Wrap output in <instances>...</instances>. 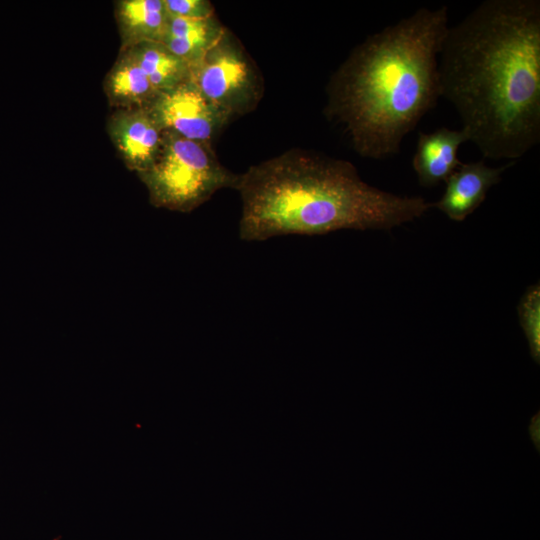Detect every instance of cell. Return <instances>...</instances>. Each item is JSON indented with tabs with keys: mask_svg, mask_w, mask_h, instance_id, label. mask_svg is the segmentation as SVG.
I'll list each match as a JSON object with an SVG mask.
<instances>
[{
	"mask_svg": "<svg viewBox=\"0 0 540 540\" xmlns=\"http://www.w3.org/2000/svg\"><path fill=\"white\" fill-rule=\"evenodd\" d=\"M439 95L484 158L516 161L540 142V1L485 0L448 28Z\"/></svg>",
	"mask_w": 540,
	"mask_h": 540,
	"instance_id": "1",
	"label": "cell"
},
{
	"mask_svg": "<svg viewBox=\"0 0 540 540\" xmlns=\"http://www.w3.org/2000/svg\"><path fill=\"white\" fill-rule=\"evenodd\" d=\"M449 9L421 7L357 45L327 85L326 116L342 124L362 157L397 155L436 104L438 55Z\"/></svg>",
	"mask_w": 540,
	"mask_h": 540,
	"instance_id": "2",
	"label": "cell"
},
{
	"mask_svg": "<svg viewBox=\"0 0 540 540\" xmlns=\"http://www.w3.org/2000/svg\"><path fill=\"white\" fill-rule=\"evenodd\" d=\"M242 211L239 237L260 242L283 235L391 230L431 207L420 196H401L366 183L353 163L292 149L250 166L235 188Z\"/></svg>",
	"mask_w": 540,
	"mask_h": 540,
	"instance_id": "3",
	"label": "cell"
},
{
	"mask_svg": "<svg viewBox=\"0 0 540 540\" xmlns=\"http://www.w3.org/2000/svg\"><path fill=\"white\" fill-rule=\"evenodd\" d=\"M138 176L153 206L182 213L193 211L221 189H235L239 179L219 162L211 144L167 130L152 165Z\"/></svg>",
	"mask_w": 540,
	"mask_h": 540,
	"instance_id": "4",
	"label": "cell"
},
{
	"mask_svg": "<svg viewBox=\"0 0 540 540\" xmlns=\"http://www.w3.org/2000/svg\"><path fill=\"white\" fill-rule=\"evenodd\" d=\"M189 80L230 119L254 110L263 95L262 80L253 61L228 29L189 67Z\"/></svg>",
	"mask_w": 540,
	"mask_h": 540,
	"instance_id": "5",
	"label": "cell"
},
{
	"mask_svg": "<svg viewBox=\"0 0 540 540\" xmlns=\"http://www.w3.org/2000/svg\"><path fill=\"white\" fill-rule=\"evenodd\" d=\"M148 108L163 130L208 144L230 120L201 94L189 78L172 89L160 92Z\"/></svg>",
	"mask_w": 540,
	"mask_h": 540,
	"instance_id": "6",
	"label": "cell"
},
{
	"mask_svg": "<svg viewBox=\"0 0 540 540\" xmlns=\"http://www.w3.org/2000/svg\"><path fill=\"white\" fill-rule=\"evenodd\" d=\"M107 130L125 165L137 174L152 165L164 133L148 107L118 109Z\"/></svg>",
	"mask_w": 540,
	"mask_h": 540,
	"instance_id": "7",
	"label": "cell"
},
{
	"mask_svg": "<svg viewBox=\"0 0 540 540\" xmlns=\"http://www.w3.org/2000/svg\"><path fill=\"white\" fill-rule=\"evenodd\" d=\"M516 161L500 167H490L484 160L461 163L445 181L441 199L432 203L449 219L464 221L485 200L491 187L501 181V176Z\"/></svg>",
	"mask_w": 540,
	"mask_h": 540,
	"instance_id": "8",
	"label": "cell"
},
{
	"mask_svg": "<svg viewBox=\"0 0 540 540\" xmlns=\"http://www.w3.org/2000/svg\"><path fill=\"white\" fill-rule=\"evenodd\" d=\"M468 141L462 129L440 127L432 132H420L412 167L423 187H434L445 182L462 163L459 147Z\"/></svg>",
	"mask_w": 540,
	"mask_h": 540,
	"instance_id": "9",
	"label": "cell"
},
{
	"mask_svg": "<svg viewBox=\"0 0 540 540\" xmlns=\"http://www.w3.org/2000/svg\"><path fill=\"white\" fill-rule=\"evenodd\" d=\"M225 30L215 15L208 18L168 16L161 43L190 67L214 46Z\"/></svg>",
	"mask_w": 540,
	"mask_h": 540,
	"instance_id": "10",
	"label": "cell"
},
{
	"mask_svg": "<svg viewBox=\"0 0 540 540\" xmlns=\"http://www.w3.org/2000/svg\"><path fill=\"white\" fill-rule=\"evenodd\" d=\"M104 89L111 105L118 109L148 107L159 94L128 49H121Z\"/></svg>",
	"mask_w": 540,
	"mask_h": 540,
	"instance_id": "11",
	"label": "cell"
},
{
	"mask_svg": "<svg viewBox=\"0 0 540 540\" xmlns=\"http://www.w3.org/2000/svg\"><path fill=\"white\" fill-rule=\"evenodd\" d=\"M122 48L142 42H161L168 14L163 0H121L115 11Z\"/></svg>",
	"mask_w": 540,
	"mask_h": 540,
	"instance_id": "12",
	"label": "cell"
},
{
	"mask_svg": "<svg viewBox=\"0 0 540 540\" xmlns=\"http://www.w3.org/2000/svg\"><path fill=\"white\" fill-rule=\"evenodd\" d=\"M128 49L160 93L189 78V66L161 42H142Z\"/></svg>",
	"mask_w": 540,
	"mask_h": 540,
	"instance_id": "13",
	"label": "cell"
},
{
	"mask_svg": "<svg viewBox=\"0 0 540 540\" xmlns=\"http://www.w3.org/2000/svg\"><path fill=\"white\" fill-rule=\"evenodd\" d=\"M520 324L528 340L530 353L534 361L540 358V290L539 286L530 287L521 298L518 307Z\"/></svg>",
	"mask_w": 540,
	"mask_h": 540,
	"instance_id": "14",
	"label": "cell"
},
{
	"mask_svg": "<svg viewBox=\"0 0 540 540\" xmlns=\"http://www.w3.org/2000/svg\"><path fill=\"white\" fill-rule=\"evenodd\" d=\"M168 16L183 18H208L215 15L208 0H163Z\"/></svg>",
	"mask_w": 540,
	"mask_h": 540,
	"instance_id": "15",
	"label": "cell"
}]
</instances>
